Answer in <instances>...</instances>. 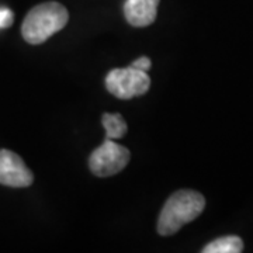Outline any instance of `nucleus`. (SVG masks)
I'll return each mask as SVG.
<instances>
[{
	"label": "nucleus",
	"instance_id": "9d476101",
	"mask_svg": "<svg viewBox=\"0 0 253 253\" xmlns=\"http://www.w3.org/2000/svg\"><path fill=\"white\" fill-rule=\"evenodd\" d=\"M131 66L135 68V69H139V71L148 72V71L151 69V66H152V62H151V59H149L148 56H141V58L136 59L135 62L132 63Z\"/></svg>",
	"mask_w": 253,
	"mask_h": 253
},
{
	"label": "nucleus",
	"instance_id": "39448f33",
	"mask_svg": "<svg viewBox=\"0 0 253 253\" xmlns=\"http://www.w3.org/2000/svg\"><path fill=\"white\" fill-rule=\"evenodd\" d=\"M33 180V173L17 154L0 149V184L21 189L31 186Z\"/></svg>",
	"mask_w": 253,
	"mask_h": 253
},
{
	"label": "nucleus",
	"instance_id": "1a4fd4ad",
	"mask_svg": "<svg viewBox=\"0 0 253 253\" xmlns=\"http://www.w3.org/2000/svg\"><path fill=\"white\" fill-rule=\"evenodd\" d=\"M13 11L7 7H0V28H7L13 24Z\"/></svg>",
	"mask_w": 253,
	"mask_h": 253
},
{
	"label": "nucleus",
	"instance_id": "6e6552de",
	"mask_svg": "<svg viewBox=\"0 0 253 253\" xmlns=\"http://www.w3.org/2000/svg\"><path fill=\"white\" fill-rule=\"evenodd\" d=\"M103 126L106 128V138L107 139H118L126 135L128 131L126 120L121 114H109L106 113L103 118Z\"/></svg>",
	"mask_w": 253,
	"mask_h": 253
},
{
	"label": "nucleus",
	"instance_id": "20e7f679",
	"mask_svg": "<svg viewBox=\"0 0 253 253\" xmlns=\"http://www.w3.org/2000/svg\"><path fill=\"white\" fill-rule=\"evenodd\" d=\"M131 159V154L126 146L107 139L93 151L89 159V166L93 174L99 177H109L120 173Z\"/></svg>",
	"mask_w": 253,
	"mask_h": 253
},
{
	"label": "nucleus",
	"instance_id": "0eeeda50",
	"mask_svg": "<svg viewBox=\"0 0 253 253\" xmlns=\"http://www.w3.org/2000/svg\"><path fill=\"white\" fill-rule=\"evenodd\" d=\"M244 251V242L239 236L229 235L218 238L208 244L203 253H239Z\"/></svg>",
	"mask_w": 253,
	"mask_h": 253
},
{
	"label": "nucleus",
	"instance_id": "7ed1b4c3",
	"mask_svg": "<svg viewBox=\"0 0 253 253\" xmlns=\"http://www.w3.org/2000/svg\"><path fill=\"white\" fill-rule=\"evenodd\" d=\"M107 90L117 99L129 100L142 96L151 87V78L144 71L132 66L123 69H113L106 78Z\"/></svg>",
	"mask_w": 253,
	"mask_h": 253
},
{
	"label": "nucleus",
	"instance_id": "f257e3e1",
	"mask_svg": "<svg viewBox=\"0 0 253 253\" xmlns=\"http://www.w3.org/2000/svg\"><path fill=\"white\" fill-rule=\"evenodd\" d=\"M206 207V199L194 190L173 193L163 206L158 219V232L162 236L176 234L181 226L194 221Z\"/></svg>",
	"mask_w": 253,
	"mask_h": 253
},
{
	"label": "nucleus",
	"instance_id": "f03ea898",
	"mask_svg": "<svg viewBox=\"0 0 253 253\" xmlns=\"http://www.w3.org/2000/svg\"><path fill=\"white\" fill-rule=\"evenodd\" d=\"M69 18V13L61 3L46 1L28 11L23 21L21 34L28 44L40 45L49 37L61 31Z\"/></svg>",
	"mask_w": 253,
	"mask_h": 253
},
{
	"label": "nucleus",
	"instance_id": "423d86ee",
	"mask_svg": "<svg viewBox=\"0 0 253 253\" xmlns=\"http://www.w3.org/2000/svg\"><path fill=\"white\" fill-rule=\"evenodd\" d=\"M161 0H126L124 14L126 21L134 27H146L156 18Z\"/></svg>",
	"mask_w": 253,
	"mask_h": 253
}]
</instances>
